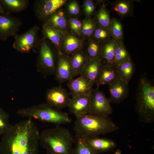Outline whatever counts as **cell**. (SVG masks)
Segmentation results:
<instances>
[{
  "mask_svg": "<svg viewBox=\"0 0 154 154\" xmlns=\"http://www.w3.org/2000/svg\"><path fill=\"white\" fill-rule=\"evenodd\" d=\"M39 134L32 119L12 125L2 136L0 154H39Z\"/></svg>",
  "mask_w": 154,
  "mask_h": 154,
  "instance_id": "1",
  "label": "cell"
},
{
  "mask_svg": "<svg viewBox=\"0 0 154 154\" xmlns=\"http://www.w3.org/2000/svg\"><path fill=\"white\" fill-rule=\"evenodd\" d=\"M75 138L67 129L56 125L39 134V144L47 154H73Z\"/></svg>",
  "mask_w": 154,
  "mask_h": 154,
  "instance_id": "2",
  "label": "cell"
},
{
  "mask_svg": "<svg viewBox=\"0 0 154 154\" xmlns=\"http://www.w3.org/2000/svg\"><path fill=\"white\" fill-rule=\"evenodd\" d=\"M74 129L76 136L87 139L113 132L118 127L109 117L87 114L76 118Z\"/></svg>",
  "mask_w": 154,
  "mask_h": 154,
  "instance_id": "3",
  "label": "cell"
},
{
  "mask_svg": "<svg viewBox=\"0 0 154 154\" xmlns=\"http://www.w3.org/2000/svg\"><path fill=\"white\" fill-rule=\"evenodd\" d=\"M16 113L22 117L34 118L56 125L68 123L72 121L67 113L55 108L46 103L20 108L17 110Z\"/></svg>",
  "mask_w": 154,
  "mask_h": 154,
  "instance_id": "4",
  "label": "cell"
},
{
  "mask_svg": "<svg viewBox=\"0 0 154 154\" xmlns=\"http://www.w3.org/2000/svg\"><path fill=\"white\" fill-rule=\"evenodd\" d=\"M136 109L140 121H154V87L146 76L140 79L136 98Z\"/></svg>",
  "mask_w": 154,
  "mask_h": 154,
  "instance_id": "5",
  "label": "cell"
},
{
  "mask_svg": "<svg viewBox=\"0 0 154 154\" xmlns=\"http://www.w3.org/2000/svg\"><path fill=\"white\" fill-rule=\"evenodd\" d=\"M38 70L45 74H55L58 54L54 47L42 37L39 40Z\"/></svg>",
  "mask_w": 154,
  "mask_h": 154,
  "instance_id": "6",
  "label": "cell"
},
{
  "mask_svg": "<svg viewBox=\"0 0 154 154\" xmlns=\"http://www.w3.org/2000/svg\"><path fill=\"white\" fill-rule=\"evenodd\" d=\"M110 102L98 88L92 90L88 114L99 117H109L112 112Z\"/></svg>",
  "mask_w": 154,
  "mask_h": 154,
  "instance_id": "7",
  "label": "cell"
},
{
  "mask_svg": "<svg viewBox=\"0 0 154 154\" xmlns=\"http://www.w3.org/2000/svg\"><path fill=\"white\" fill-rule=\"evenodd\" d=\"M39 27L37 25L31 27L23 34H17L14 37L13 47L17 51L28 53L37 43Z\"/></svg>",
  "mask_w": 154,
  "mask_h": 154,
  "instance_id": "8",
  "label": "cell"
},
{
  "mask_svg": "<svg viewBox=\"0 0 154 154\" xmlns=\"http://www.w3.org/2000/svg\"><path fill=\"white\" fill-rule=\"evenodd\" d=\"M68 0H38L33 5L35 15L40 21L44 22L58 9L63 7Z\"/></svg>",
  "mask_w": 154,
  "mask_h": 154,
  "instance_id": "9",
  "label": "cell"
},
{
  "mask_svg": "<svg viewBox=\"0 0 154 154\" xmlns=\"http://www.w3.org/2000/svg\"><path fill=\"white\" fill-rule=\"evenodd\" d=\"M70 95L61 86L54 87L48 89L46 92V103L59 110L68 107L71 99Z\"/></svg>",
  "mask_w": 154,
  "mask_h": 154,
  "instance_id": "10",
  "label": "cell"
},
{
  "mask_svg": "<svg viewBox=\"0 0 154 154\" xmlns=\"http://www.w3.org/2000/svg\"><path fill=\"white\" fill-rule=\"evenodd\" d=\"M21 24L19 19L10 13L0 14V40L5 41L10 37H14Z\"/></svg>",
  "mask_w": 154,
  "mask_h": 154,
  "instance_id": "11",
  "label": "cell"
},
{
  "mask_svg": "<svg viewBox=\"0 0 154 154\" xmlns=\"http://www.w3.org/2000/svg\"><path fill=\"white\" fill-rule=\"evenodd\" d=\"M55 75L56 79L61 83L74 77L69 55L63 53L58 55Z\"/></svg>",
  "mask_w": 154,
  "mask_h": 154,
  "instance_id": "12",
  "label": "cell"
},
{
  "mask_svg": "<svg viewBox=\"0 0 154 154\" xmlns=\"http://www.w3.org/2000/svg\"><path fill=\"white\" fill-rule=\"evenodd\" d=\"M91 102V94L72 96L68 108L70 112L77 118L88 114Z\"/></svg>",
  "mask_w": 154,
  "mask_h": 154,
  "instance_id": "13",
  "label": "cell"
},
{
  "mask_svg": "<svg viewBox=\"0 0 154 154\" xmlns=\"http://www.w3.org/2000/svg\"><path fill=\"white\" fill-rule=\"evenodd\" d=\"M110 102L119 103L126 99L128 96L129 89L128 83L119 78L109 84Z\"/></svg>",
  "mask_w": 154,
  "mask_h": 154,
  "instance_id": "14",
  "label": "cell"
},
{
  "mask_svg": "<svg viewBox=\"0 0 154 154\" xmlns=\"http://www.w3.org/2000/svg\"><path fill=\"white\" fill-rule=\"evenodd\" d=\"M63 7L51 15L43 22V24L59 31L65 35L69 32L68 18Z\"/></svg>",
  "mask_w": 154,
  "mask_h": 154,
  "instance_id": "15",
  "label": "cell"
},
{
  "mask_svg": "<svg viewBox=\"0 0 154 154\" xmlns=\"http://www.w3.org/2000/svg\"><path fill=\"white\" fill-rule=\"evenodd\" d=\"M103 65L100 58L89 60L82 70L80 76L93 86L96 83Z\"/></svg>",
  "mask_w": 154,
  "mask_h": 154,
  "instance_id": "16",
  "label": "cell"
},
{
  "mask_svg": "<svg viewBox=\"0 0 154 154\" xmlns=\"http://www.w3.org/2000/svg\"><path fill=\"white\" fill-rule=\"evenodd\" d=\"M85 40L70 32L64 35L61 46L62 53L68 55L83 49Z\"/></svg>",
  "mask_w": 154,
  "mask_h": 154,
  "instance_id": "17",
  "label": "cell"
},
{
  "mask_svg": "<svg viewBox=\"0 0 154 154\" xmlns=\"http://www.w3.org/2000/svg\"><path fill=\"white\" fill-rule=\"evenodd\" d=\"M67 86L72 97L90 94L92 90V86L80 76L68 81Z\"/></svg>",
  "mask_w": 154,
  "mask_h": 154,
  "instance_id": "18",
  "label": "cell"
},
{
  "mask_svg": "<svg viewBox=\"0 0 154 154\" xmlns=\"http://www.w3.org/2000/svg\"><path fill=\"white\" fill-rule=\"evenodd\" d=\"M41 32L43 37L54 47L58 55L62 54L61 46L64 34L62 32L43 24Z\"/></svg>",
  "mask_w": 154,
  "mask_h": 154,
  "instance_id": "19",
  "label": "cell"
},
{
  "mask_svg": "<svg viewBox=\"0 0 154 154\" xmlns=\"http://www.w3.org/2000/svg\"><path fill=\"white\" fill-rule=\"evenodd\" d=\"M84 139L90 147L98 154L109 151L117 146L115 141L109 139L98 137Z\"/></svg>",
  "mask_w": 154,
  "mask_h": 154,
  "instance_id": "20",
  "label": "cell"
},
{
  "mask_svg": "<svg viewBox=\"0 0 154 154\" xmlns=\"http://www.w3.org/2000/svg\"><path fill=\"white\" fill-rule=\"evenodd\" d=\"M116 67L113 65H103L95 84L97 88L100 86L109 84L119 78Z\"/></svg>",
  "mask_w": 154,
  "mask_h": 154,
  "instance_id": "21",
  "label": "cell"
},
{
  "mask_svg": "<svg viewBox=\"0 0 154 154\" xmlns=\"http://www.w3.org/2000/svg\"><path fill=\"white\" fill-rule=\"evenodd\" d=\"M71 64L74 77L80 74L86 64L89 60L83 49L70 55Z\"/></svg>",
  "mask_w": 154,
  "mask_h": 154,
  "instance_id": "22",
  "label": "cell"
},
{
  "mask_svg": "<svg viewBox=\"0 0 154 154\" xmlns=\"http://www.w3.org/2000/svg\"><path fill=\"white\" fill-rule=\"evenodd\" d=\"M114 66L117 69L119 78L128 83L135 70L134 64L131 58L120 64Z\"/></svg>",
  "mask_w": 154,
  "mask_h": 154,
  "instance_id": "23",
  "label": "cell"
},
{
  "mask_svg": "<svg viewBox=\"0 0 154 154\" xmlns=\"http://www.w3.org/2000/svg\"><path fill=\"white\" fill-rule=\"evenodd\" d=\"M101 4L93 18L97 25L110 31L111 19L104 1H103Z\"/></svg>",
  "mask_w": 154,
  "mask_h": 154,
  "instance_id": "24",
  "label": "cell"
},
{
  "mask_svg": "<svg viewBox=\"0 0 154 154\" xmlns=\"http://www.w3.org/2000/svg\"><path fill=\"white\" fill-rule=\"evenodd\" d=\"M133 2L132 0H117L111 3L112 8L121 18L132 16Z\"/></svg>",
  "mask_w": 154,
  "mask_h": 154,
  "instance_id": "25",
  "label": "cell"
},
{
  "mask_svg": "<svg viewBox=\"0 0 154 154\" xmlns=\"http://www.w3.org/2000/svg\"><path fill=\"white\" fill-rule=\"evenodd\" d=\"M116 41L112 38L102 44L100 58L105 60L106 64L114 65Z\"/></svg>",
  "mask_w": 154,
  "mask_h": 154,
  "instance_id": "26",
  "label": "cell"
},
{
  "mask_svg": "<svg viewBox=\"0 0 154 154\" xmlns=\"http://www.w3.org/2000/svg\"><path fill=\"white\" fill-rule=\"evenodd\" d=\"M0 3L5 11L9 13L21 12L29 4L27 0H0Z\"/></svg>",
  "mask_w": 154,
  "mask_h": 154,
  "instance_id": "27",
  "label": "cell"
},
{
  "mask_svg": "<svg viewBox=\"0 0 154 154\" xmlns=\"http://www.w3.org/2000/svg\"><path fill=\"white\" fill-rule=\"evenodd\" d=\"M102 44L91 38L85 40L83 49L89 60L100 58Z\"/></svg>",
  "mask_w": 154,
  "mask_h": 154,
  "instance_id": "28",
  "label": "cell"
},
{
  "mask_svg": "<svg viewBox=\"0 0 154 154\" xmlns=\"http://www.w3.org/2000/svg\"><path fill=\"white\" fill-rule=\"evenodd\" d=\"M131 57L123 41H116L114 65L120 64Z\"/></svg>",
  "mask_w": 154,
  "mask_h": 154,
  "instance_id": "29",
  "label": "cell"
},
{
  "mask_svg": "<svg viewBox=\"0 0 154 154\" xmlns=\"http://www.w3.org/2000/svg\"><path fill=\"white\" fill-rule=\"evenodd\" d=\"M74 145L73 154H98L83 138L76 136Z\"/></svg>",
  "mask_w": 154,
  "mask_h": 154,
  "instance_id": "30",
  "label": "cell"
},
{
  "mask_svg": "<svg viewBox=\"0 0 154 154\" xmlns=\"http://www.w3.org/2000/svg\"><path fill=\"white\" fill-rule=\"evenodd\" d=\"M97 26L93 18H85L82 20L81 37L84 40L91 38Z\"/></svg>",
  "mask_w": 154,
  "mask_h": 154,
  "instance_id": "31",
  "label": "cell"
},
{
  "mask_svg": "<svg viewBox=\"0 0 154 154\" xmlns=\"http://www.w3.org/2000/svg\"><path fill=\"white\" fill-rule=\"evenodd\" d=\"M110 31L112 38L117 41H123V27L119 20L114 18L111 19Z\"/></svg>",
  "mask_w": 154,
  "mask_h": 154,
  "instance_id": "32",
  "label": "cell"
},
{
  "mask_svg": "<svg viewBox=\"0 0 154 154\" xmlns=\"http://www.w3.org/2000/svg\"><path fill=\"white\" fill-rule=\"evenodd\" d=\"M91 38L103 44L112 38L109 30L97 25Z\"/></svg>",
  "mask_w": 154,
  "mask_h": 154,
  "instance_id": "33",
  "label": "cell"
},
{
  "mask_svg": "<svg viewBox=\"0 0 154 154\" xmlns=\"http://www.w3.org/2000/svg\"><path fill=\"white\" fill-rule=\"evenodd\" d=\"M64 6L65 12L68 18L78 17L81 13V9L77 1L68 0Z\"/></svg>",
  "mask_w": 154,
  "mask_h": 154,
  "instance_id": "34",
  "label": "cell"
},
{
  "mask_svg": "<svg viewBox=\"0 0 154 154\" xmlns=\"http://www.w3.org/2000/svg\"><path fill=\"white\" fill-rule=\"evenodd\" d=\"M98 4L97 1L84 0L82 7V12L86 18H92L96 11V7Z\"/></svg>",
  "mask_w": 154,
  "mask_h": 154,
  "instance_id": "35",
  "label": "cell"
},
{
  "mask_svg": "<svg viewBox=\"0 0 154 154\" xmlns=\"http://www.w3.org/2000/svg\"><path fill=\"white\" fill-rule=\"evenodd\" d=\"M82 20L78 17L68 18V27L69 32L81 37V30Z\"/></svg>",
  "mask_w": 154,
  "mask_h": 154,
  "instance_id": "36",
  "label": "cell"
},
{
  "mask_svg": "<svg viewBox=\"0 0 154 154\" xmlns=\"http://www.w3.org/2000/svg\"><path fill=\"white\" fill-rule=\"evenodd\" d=\"M9 115L0 107V136H2L11 128L12 125L9 121Z\"/></svg>",
  "mask_w": 154,
  "mask_h": 154,
  "instance_id": "37",
  "label": "cell"
},
{
  "mask_svg": "<svg viewBox=\"0 0 154 154\" xmlns=\"http://www.w3.org/2000/svg\"><path fill=\"white\" fill-rule=\"evenodd\" d=\"M7 12L5 11L0 3V14H3Z\"/></svg>",
  "mask_w": 154,
  "mask_h": 154,
  "instance_id": "38",
  "label": "cell"
},
{
  "mask_svg": "<svg viewBox=\"0 0 154 154\" xmlns=\"http://www.w3.org/2000/svg\"><path fill=\"white\" fill-rule=\"evenodd\" d=\"M114 154H121V151L119 149H117L115 152Z\"/></svg>",
  "mask_w": 154,
  "mask_h": 154,
  "instance_id": "39",
  "label": "cell"
}]
</instances>
